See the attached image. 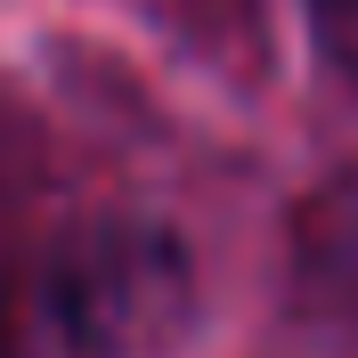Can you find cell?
<instances>
[{
  "mask_svg": "<svg viewBox=\"0 0 358 358\" xmlns=\"http://www.w3.org/2000/svg\"><path fill=\"white\" fill-rule=\"evenodd\" d=\"M0 277H8V261H0Z\"/></svg>",
  "mask_w": 358,
  "mask_h": 358,
  "instance_id": "cell-4",
  "label": "cell"
},
{
  "mask_svg": "<svg viewBox=\"0 0 358 358\" xmlns=\"http://www.w3.org/2000/svg\"><path fill=\"white\" fill-rule=\"evenodd\" d=\"M293 285L326 317H358V179H334L293 220Z\"/></svg>",
  "mask_w": 358,
  "mask_h": 358,
  "instance_id": "cell-2",
  "label": "cell"
},
{
  "mask_svg": "<svg viewBox=\"0 0 358 358\" xmlns=\"http://www.w3.org/2000/svg\"><path fill=\"white\" fill-rule=\"evenodd\" d=\"M196 261L163 220H82L0 277V358H155L187 326Z\"/></svg>",
  "mask_w": 358,
  "mask_h": 358,
  "instance_id": "cell-1",
  "label": "cell"
},
{
  "mask_svg": "<svg viewBox=\"0 0 358 358\" xmlns=\"http://www.w3.org/2000/svg\"><path fill=\"white\" fill-rule=\"evenodd\" d=\"M310 33L326 49V66L342 82H358V0H310Z\"/></svg>",
  "mask_w": 358,
  "mask_h": 358,
  "instance_id": "cell-3",
  "label": "cell"
}]
</instances>
